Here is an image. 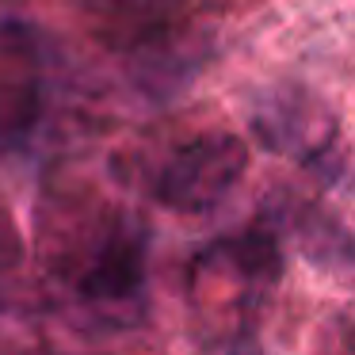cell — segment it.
<instances>
[{"instance_id":"obj_3","label":"cell","mask_w":355,"mask_h":355,"mask_svg":"<svg viewBox=\"0 0 355 355\" xmlns=\"http://www.w3.org/2000/svg\"><path fill=\"white\" fill-rule=\"evenodd\" d=\"M141 279H146V241L138 237V230H123L115 237H107V245L100 248L92 268L85 271L80 294L92 302L130 298V294H138Z\"/></svg>"},{"instance_id":"obj_1","label":"cell","mask_w":355,"mask_h":355,"mask_svg":"<svg viewBox=\"0 0 355 355\" xmlns=\"http://www.w3.org/2000/svg\"><path fill=\"white\" fill-rule=\"evenodd\" d=\"M248 168V149L237 134H207L195 138L168 161L157 184L161 207L180 214H202L214 210L233 191Z\"/></svg>"},{"instance_id":"obj_2","label":"cell","mask_w":355,"mask_h":355,"mask_svg":"<svg viewBox=\"0 0 355 355\" xmlns=\"http://www.w3.org/2000/svg\"><path fill=\"white\" fill-rule=\"evenodd\" d=\"M39 115V65L24 27H0V134L19 138Z\"/></svg>"}]
</instances>
